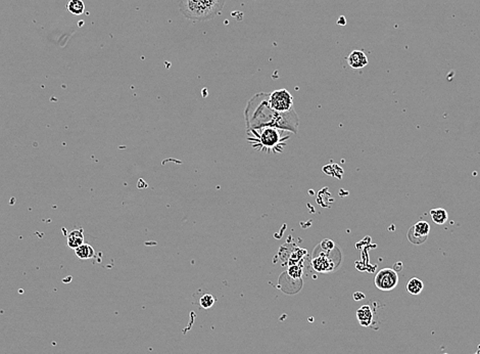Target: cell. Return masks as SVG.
I'll return each instance as SVG.
<instances>
[{"label":"cell","mask_w":480,"mask_h":354,"mask_svg":"<svg viewBox=\"0 0 480 354\" xmlns=\"http://www.w3.org/2000/svg\"><path fill=\"white\" fill-rule=\"evenodd\" d=\"M226 0H178L180 13L193 22H207L218 16Z\"/></svg>","instance_id":"cell-1"},{"label":"cell","mask_w":480,"mask_h":354,"mask_svg":"<svg viewBox=\"0 0 480 354\" xmlns=\"http://www.w3.org/2000/svg\"><path fill=\"white\" fill-rule=\"evenodd\" d=\"M254 134L256 138L255 145H259L267 151L271 149L274 150L281 144L282 140L281 131L279 128L273 126L257 128V130L254 131Z\"/></svg>","instance_id":"cell-2"},{"label":"cell","mask_w":480,"mask_h":354,"mask_svg":"<svg viewBox=\"0 0 480 354\" xmlns=\"http://www.w3.org/2000/svg\"><path fill=\"white\" fill-rule=\"evenodd\" d=\"M269 107L278 114H286L293 108V98L286 89L272 92L268 98Z\"/></svg>","instance_id":"cell-3"},{"label":"cell","mask_w":480,"mask_h":354,"mask_svg":"<svg viewBox=\"0 0 480 354\" xmlns=\"http://www.w3.org/2000/svg\"><path fill=\"white\" fill-rule=\"evenodd\" d=\"M376 288L382 292H390L394 290L398 284L397 272L389 267L380 269L374 278Z\"/></svg>","instance_id":"cell-4"},{"label":"cell","mask_w":480,"mask_h":354,"mask_svg":"<svg viewBox=\"0 0 480 354\" xmlns=\"http://www.w3.org/2000/svg\"><path fill=\"white\" fill-rule=\"evenodd\" d=\"M430 232V226L426 221H418L408 232V238L412 244L421 245L425 242Z\"/></svg>","instance_id":"cell-5"},{"label":"cell","mask_w":480,"mask_h":354,"mask_svg":"<svg viewBox=\"0 0 480 354\" xmlns=\"http://www.w3.org/2000/svg\"><path fill=\"white\" fill-rule=\"evenodd\" d=\"M347 64L350 68L355 69V70H359V69H362V68H365L367 65H368V58L366 56V54L362 51H353L351 52L347 59Z\"/></svg>","instance_id":"cell-6"},{"label":"cell","mask_w":480,"mask_h":354,"mask_svg":"<svg viewBox=\"0 0 480 354\" xmlns=\"http://www.w3.org/2000/svg\"><path fill=\"white\" fill-rule=\"evenodd\" d=\"M313 266L319 272H329L333 270L334 264L329 260L328 256L325 254H320L318 257L313 259Z\"/></svg>","instance_id":"cell-7"},{"label":"cell","mask_w":480,"mask_h":354,"mask_svg":"<svg viewBox=\"0 0 480 354\" xmlns=\"http://www.w3.org/2000/svg\"><path fill=\"white\" fill-rule=\"evenodd\" d=\"M357 318L362 326H369L373 321V312L369 305L361 306L357 311Z\"/></svg>","instance_id":"cell-8"},{"label":"cell","mask_w":480,"mask_h":354,"mask_svg":"<svg viewBox=\"0 0 480 354\" xmlns=\"http://www.w3.org/2000/svg\"><path fill=\"white\" fill-rule=\"evenodd\" d=\"M84 231L82 228L74 229L68 234V246L71 249H76L84 244Z\"/></svg>","instance_id":"cell-9"},{"label":"cell","mask_w":480,"mask_h":354,"mask_svg":"<svg viewBox=\"0 0 480 354\" xmlns=\"http://www.w3.org/2000/svg\"><path fill=\"white\" fill-rule=\"evenodd\" d=\"M75 253H76L77 257L80 258L81 260L91 259L95 255V251H94L93 247L90 246L89 244H86V243H84L81 246H79L78 248H76Z\"/></svg>","instance_id":"cell-10"},{"label":"cell","mask_w":480,"mask_h":354,"mask_svg":"<svg viewBox=\"0 0 480 354\" xmlns=\"http://www.w3.org/2000/svg\"><path fill=\"white\" fill-rule=\"evenodd\" d=\"M406 289H407V292L409 294L417 296V295H420L422 293V291L424 289V284L421 279H419L417 277H413L407 282Z\"/></svg>","instance_id":"cell-11"},{"label":"cell","mask_w":480,"mask_h":354,"mask_svg":"<svg viewBox=\"0 0 480 354\" xmlns=\"http://www.w3.org/2000/svg\"><path fill=\"white\" fill-rule=\"evenodd\" d=\"M430 216H431L432 221H433L435 224H438V225L444 224V223L447 221V219H448V214H447L446 210L443 209V208L432 209V210L430 211Z\"/></svg>","instance_id":"cell-12"},{"label":"cell","mask_w":480,"mask_h":354,"mask_svg":"<svg viewBox=\"0 0 480 354\" xmlns=\"http://www.w3.org/2000/svg\"><path fill=\"white\" fill-rule=\"evenodd\" d=\"M68 11L75 16H81L85 12V5L82 0H70L68 4Z\"/></svg>","instance_id":"cell-13"},{"label":"cell","mask_w":480,"mask_h":354,"mask_svg":"<svg viewBox=\"0 0 480 354\" xmlns=\"http://www.w3.org/2000/svg\"><path fill=\"white\" fill-rule=\"evenodd\" d=\"M215 301H216V299H215V297H214L213 295H211V294H206V295H204V296L199 299V304H200V306H201L203 308L209 309V308H211V307L215 304Z\"/></svg>","instance_id":"cell-14"},{"label":"cell","mask_w":480,"mask_h":354,"mask_svg":"<svg viewBox=\"0 0 480 354\" xmlns=\"http://www.w3.org/2000/svg\"><path fill=\"white\" fill-rule=\"evenodd\" d=\"M321 247L328 252V251H331L334 248V243L330 240H324L321 244Z\"/></svg>","instance_id":"cell-15"},{"label":"cell","mask_w":480,"mask_h":354,"mask_svg":"<svg viewBox=\"0 0 480 354\" xmlns=\"http://www.w3.org/2000/svg\"><path fill=\"white\" fill-rule=\"evenodd\" d=\"M353 298H355L356 301H361V300H363V299L365 298V295L362 294L361 292H357V293L353 294Z\"/></svg>","instance_id":"cell-16"},{"label":"cell","mask_w":480,"mask_h":354,"mask_svg":"<svg viewBox=\"0 0 480 354\" xmlns=\"http://www.w3.org/2000/svg\"><path fill=\"white\" fill-rule=\"evenodd\" d=\"M474 354H480V345H478V347H477V351H476Z\"/></svg>","instance_id":"cell-17"}]
</instances>
